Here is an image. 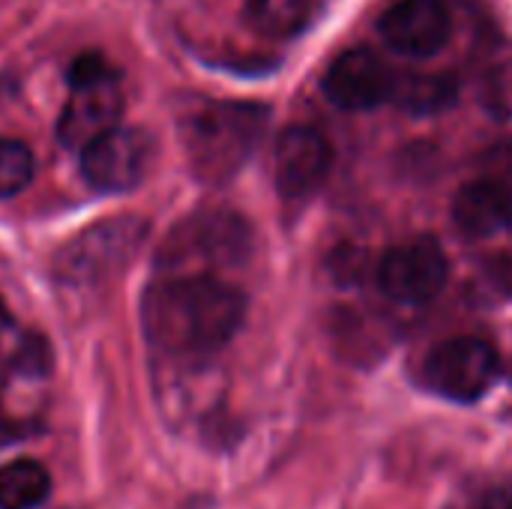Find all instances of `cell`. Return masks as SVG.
Segmentation results:
<instances>
[{
	"label": "cell",
	"mask_w": 512,
	"mask_h": 509,
	"mask_svg": "<svg viewBox=\"0 0 512 509\" xmlns=\"http://www.w3.org/2000/svg\"><path fill=\"white\" fill-rule=\"evenodd\" d=\"M246 318V297L219 276H162L141 300V330L165 357L201 360L222 351Z\"/></svg>",
	"instance_id": "obj_1"
},
{
	"label": "cell",
	"mask_w": 512,
	"mask_h": 509,
	"mask_svg": "<svg viewBox=\"0 0 512 509\" xmlns=\"http://www.w3.org/2000/svg\"><path fill=\"white\" fill-rule=\"evenodd\" d=\"M177 129L192 174L204 183H225L255 153L267 129V108L255 102L195 99L180 111Z\"/></svg>",
	"instance_id": "obj_2"
},
{
	"label": "cell",
	"mask_w": 512,
	"mask_h": 509,
	"mask_svg": "<svg viewBox=\"0 0 512 509\" xmlns=\"http://www.w3.org/2000/svg\"><path fill=\"white\" fill-rule=\"evenodd\" d=\"M252 252L249 222L225 207H204L183 216L162 240L156 267L165 276H213L210 270L237 267Z\"/></svg>",
	"instance_id": "obj_3"
},
{
	"label": "cell",
	"mask_w": 512,
	"mask_h": 509,
	"mask_svg": "<svg viewBox=\"0 0 512 509\" xmlns=\"http://www.w3.org/2000/svg\"><path fill=\"white\" fill-rule=\"evenodd\" d=\"M120 111L117 72L99 54H81L69 69V99L57 120V141L69 150H84L117 129Z\"/></svg>",
	"instance_id": "obj_4"
},
{
	"label": "cell",
	"mask_w": 512,
	"mask_h": 509,
	"mask_svg": "<svg viewBox=\"0 0 512 509\" xmlns=\"http://www.w3.org/2000/svg\"><path fill=\"white\" fill-rule=\"evenodd\" d=\"M147 225L135 216H111L72 237L54 258V276L66 288H96L111 279L144 240Z\"/></svg>",
	"instance_id": "obj_5"
},
{
	"label": "cell",
	"mask_w": 512,
	"mask_h": 509,
	"mask_svg": "<svg viewBox=\"0 0 512 509\" xmlns=\"http://www.w3.org/2000/svg\"><path fill=\"white\" fill-rule=\"evenodd\" d=\"M501 357L489 339L453 336L423 360V384L450 402H477L498 381Z\"/></svg>",
	"instance_id": "obj_6"
},
{
	"label": "cell",
	"mask_w": 512,
	"mask_h": 509,
	"mask_svg": "<svg viewBox=\"0 0 512 509\" xmlns=\"http://www.w3.org/2000/svg\"><path fill=\"white\" fill-rule=\"evenodd\" d=\"M450 276L447 255L435 237H414L387 249L378 264V285L387 297L399 303H429L435 300Z\"/></svg>",
	"instance_id": "obj_7"
},
{
	"label": "cell",
	"mask_w": 512,
	"mask_h": 509,
	"mask_svg": "<svg viewBox=\"0 0 512 509\" xmlns=\"http://www.w3.org/2000/svg\"><path fill=\"white\" fill-rule=\"evenodd\" d=\"M153 162V138L144 129L117 126L81 150V174L96 192L135 189Z\"/></svg>",
	"instance_id": "obj_8"
},
{
	"label": "cell",
	"mask_w": 512,
	"mask_h": 509,
	"mask_svg": "<svg viewBox=\"0 0 512 509\" xmlns=\"http://www.w3.org/2000/svg\"><path fill=\"white\" fill-rule=\"evenodd\" d=\"M48 384V348L42 339H24L0 363V426L24 429L36 420Z\"/></svg>",
	"instance_id": "obj_9"
},
{
	"label": "cell",
	"mask_w": 512,
	"mask_h": 509,
	"mask_svg": "<svg viewBox=\"0 0 512 509\" xmlns=\"http://www.w3.org/2000/svg\"><path fill=\"white\" fill-rule=\"evenodd\" d=\"M333 168L330 141L312 126H288L273 147V177L282 198L312 195Z\"/></svg>",
	"instance_id": "obj_10"
},
{
	"label": "cell",
	"mask_w": 512,
	"mask_h": 509,
	"mask_svg": "<svg viewBox=\"0 0 512 509\" xmlns=\"http://www.w3.org/2000/svg\"><path fill=\"white\" fill-rule=\"evenodd\" d=\"M393 84L396 75L369 48H351L339 54L324 75V93L342 111L378 108L393 96Z\"/></svg>",
	"instance_id": "obj_11"
},
{
	"label": "cell",
	"mask_w": 512,
	"mask_h": 509,
	"mask_svg": "<svg viewBox=\"0 0 512 509\" xmlns=\"http://www.w3.org/2000/svg\"><path fill=\"white\" fill-rule=\"evenodd\" d=\"M384 42L405 57L438 54L453 30L450 12L441 0H396L378 21Z\"/></svg>",
	"instance_id": "obj_12"
},
{
	"label": "cell",
	"mask_w": 512,
	"mask_h": 509,
	"mask_svg": "<svg viewBox=\"0 0 512 509\" xmlns=\"http://www.w3.org/2000/svg\"><path fill=\"white\" fill-rule=\"evenodd\" d=\"M453 222L468 240H492L512 228V186L504 180L465 183L453 201Z\"/></svg>",
	"instance_id": "obj_13"
},
{
	"label": "cell",
	"mask_w": 512,
	"mask_h": 509,
	"mask_svg": "<svg viewBox=\"0 0 512 509\" xmlns=\"http://www.w3.org/2000/svg\"><path fill=\"white\" fill-rule=\"evenodd\" d=\"M459 96V81L447 72H411L396 78L393 102L408 114H438L447 111Z\"/></svg>",
	"instance_id": "obj_14"
},
{
	"label": "cell",
	"mask_w": 512,
	"mask_h": 509,
	"mask_svg": "<svg viewBox=\"0 0 512 509\" xmlns=\"http://www.w3.org/2000/svg\"><path fill=\"white\" fill-rule=\"evenodd\" d=\"M51 495L48 471L33 459L0 465V509H39Z\"/></svg>",
	"instance_id": "obj_15"
},
{
	"label": "cell",
	"mask_w": 512,
	"mask_h": 509,
	"mask_svg": "<svg viewBox=\"0 0 512 509\" xmlns=\"http://www.w3.org/2000/svg\"><path fill=\"white\" fill-rule=\"evenodd\" d=\"M252 24L267 36H294L303 30L312 0H246Z\"/></svg>",
	"instance_id": "obj_16"
},
{
	"label": "cell",
	"mask_w": 512,
	"mask_h": 509,
	"mask_svg": "<svg viewBox=\"0 0 512 509\" xmlns=\"http://www.w3.org/2000/svg\"><path fill=\"white\" fill-rule=\"evenodd\" d=\"M33 153L18 138H0V198L24 192L33 180Z\"/></svg>",
	"instance_id": "obj_17"
},
{
	"label": "cell",
	"mask_w": 512,
	"mask_h": 509,
	"mask_svg": "<svg viewBox=\"0 0 512 509\" xmlns=\"http://www.w3.org/2000/svg\"><path fill=\"white\" fill-rule=\"evenodd\" d=\"M486 509H512V489H504V492H498L492 501H489V507Z\"/></svg>",
	"instance_id": "obj_18"
}]
</instances>
